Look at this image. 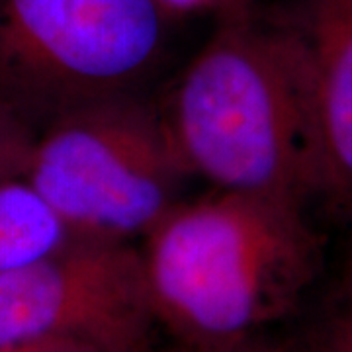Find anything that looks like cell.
I'll use <instances>...</instances> for the list:
<instances>
[{
	"label": "cell",
	"instance_id": "obj_1",
	"mask_svg": "<svg viewBox=\"0 0 352 352\" xmlns=\"http://www.w3.org/2000/svg\"><path fill=\"white\" fill-rule=\"evenodd\" d=\"M141 258L157 325L182 346H214L294 314L323 268V237L305 206L215 188L175 204Z\"/></svg>",
	"mask_w": 352,
	"mask_h": 352
},
{
	"label": "cell",
	"instance_id": "obj_2",
	"mask_svg": "<svg viewBox=\"0 0 352 352\" xmlns=\"http://www.w3.org/2000/svg\"><path fill=\"white\" fill-rule=\"evenodd\" d=\"M164 116L190 175L214 188L300 206L321 196L302 47L282 14L219 22Z\"/></svg>",
	"mask_w": 352,
	"mask_h": 352
},
{
	"label": "cell",
	"instance_id": "obj_3",
	"mask_svg": "<svg viewBox=\"0 0 352 352\" xmlns=\"http://www.w3.org/2000/svg\"><path fill=\"white\" fill-rule=\"evenodd\" d=\"M24 178L75 241L147 235L192 178L166 116L131 92L65 110L41 127Z\"/></svg>",
	"mask_w": 352,
	"mask_h": 352
},
{
	"label": "cell",
	"instance_id": "obj_4",
	"mask_svg": "<svg viewBox=\"0 0 352 352\" xmlns=\"http://www.w3.org/2000/svg\"><path fill=\"white\" fill-rule=\"evenodd\" d=\"M168 22L155 0H0V100L39 131L131 92L161 57Z\"/></svg>",
	"mask_w": 352,
	"mask_h": 352
},
{
	"label": "cell",
	"instance_id": "obj_5",
	"mask_svg": "<svg viewBox=\"0 0 352 352\" xmlns=\"http://www.w3.org/2000/svg\"><path fill=\"white\" fill-rule=\"evenodd\" d=\"M155 327L141 251L131 243L71 239L0 274V344L76 339L106 352H149Z\"/></svg>",
	"mask_w": 352,
	"mask_h": 352
},
{
	"label": "cell",
	"instance_id": "obj_6",
	"mask_svg": "<svg viewBox=\"0 0 352 352\" xmlns=\"http://www.w3.org/2000/svg\"><path fill=\"white\" fill-rule=\"evenodd\" d=\"M300 39L321 196L352 215V0H296L282 14Z\"/></svg>",
	"mask_w": 352,
	"mask_h": 352
},
{
	"label": "cell",
	"instance_id": "obj_7",
	"mask_svg": "<svg viewBox=\"0 0 352 352\" xmlns=\"http://www.w3.org/2000/svg\"><path fill=\"white\" fill-rule=\"evenodd\" d=\"M67 241L61 219L24 176L0 182V274L36 263Z\"/></svg>",
	"mask_w": 352,
	"mask_h": 352
},
{
	"label": "cell",
	"instance_id": "obj_8",
	"mask_svg": "<svg viewBox=\"0 0 352 352\" xmlns=\"http://www.w3.org/2000/svg\"><path fill=\"white\" fill-rule=\"evenodd\" d=\"M292 352H352V270Z\"/></svg>",
	"mask_w": 352,
	"mask_h": 352
},
{
	"label": "cell",
	"instance_id": "obj_9",
	"mask_svg": "<svg viewBox=\"0 0 352 352\" xmlns=\"http://www.w3.org/2000/svg\"><path fill=\"white\" fill-rule=\"evenodd\" d=\"M38 129L0 100V182L25 175Z\"/></svg>",
	"mask_w": 352,
	"mask_h": 352
},
{
	"label": "cell",
	"instance_id": "obj_10",
	"mask_svg": "<svg viewBox=\"0 0 352 352\" xmlns=\"http://www.w3.org/2000/svg\"><path fill=\"white\" fill-rule=\"evenodd\" d=\"M168 20L186 16H212L215 22H229L258 12L256 0H155Z\"/></svg>",
	"mask_w": 352,
	"mask_h": 352
},
{
	"label": "cell",
	"instance_id": "obj_11",
	"mask_svg": "<svg viewBox=\"0 0 352 352\" xmlns=\"http://www.w3.org/2000/svg\"><path fill=\"white\" fill-rule=\"evenodd\" d=\"M0 352H106L76 339H36L16 340V342H2Z\"/></svg>",
	"mask_w": 352,
	"mask_h": 352
},
{
	"label": "cell",
	"instance_id": "obj_12",
	"mask_svg": "<svg viewBox=\"0 0 352 352\" xmlns=\"http://www.w3.org/2000/svg\"><path fill=\"white\" fill-rule=\"evenodd\" d=\"M180 352H292L289 349L278 346V344H270V342H263V340L254 337H247V339L233 340V342H226V344H214V346H196V349H188L182 346Z\"/></svg>",
	"mask_w": 352,
	"mask_h": 352
},
{
	"label": "cell",
	"instance_id": "obj_13",
	"mask_svg": "<svg viewBox=\"0 0 352 352\" xmlns=\"http://www.w3.org/2000/svg\"><path fill=\"white\" fill-rule=\"evenodd\" d=\"M351 219H352V215H351Z\"/></svg>",
	"mask_w": 352,
	"mask_h": 352
}]
</instances>
